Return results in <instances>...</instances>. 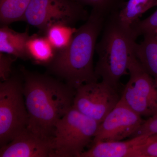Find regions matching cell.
Listing matches in <instances>:
<instances>
[{
  "label": "cell",
  "mask_w": 157,
  "mask_h": 157,
  "mask_svg": "<svg viewBox=\"0 0 157 157\" xmlns=\"http://www.w3.org/2000/svg\"><path fill=\"white\" fill-rule=\"evenodd\" d=\"M31 0H0L1 25L22 21Z\"/></svg>",
  "instance_id": "16"
},
{
  "label": "cell",
  "mask_w": 157,
  "mask_h": 157,
  "mask_svg": "<svg viewBox=\"0 0 157 157\" xmlns=\"http://www.w3.org/2000/svg\"><path fill=\"white\" fill-rule=\"evenodd\" d=\"M144 121L121 99L100 124L93 144L122 140L132 137Z\"/></svg>",
  "instance_id": "9"
},
{
  "label": "cell",
  "mask_w": 157,
  "mask_h": 157,
  "mask_svg": "<svg viewBox=\"0 0 157 157\" xmlns=\"http://www.w3.org/2000/svg\"><path fill=\"white\" fill-rule=\"evenodd\" d=\"M131 32L135 40L139 36H154L157 34V9L148 17L135 24L131 29Z\"/></svg>",
  "instance_id": "18"
},
{
  "label": "cell",
  "mask_w": 157,
  "mask_h": 157,
  "mask_svg": "<svg viewBox=\"0 0 157 157\" xmlns=\"http://www.w3.org/2000/svg\"><path fill=\"white\" fill-rule=\"evenodd\" d=\"M89 15L84 6L75 0H31L22 21L45 33L54 25L72 26L87 20Z\"/></svg>",
  "instance_id": "6"
},
{
  "label": "cell",
  "mask_w": 157,
  "mask_h": 157,
  "mask_svg": "<svg viewBox=\"0 0 157 157\" xmlns=\"http://www.w3.org/2000/svg\"><path fill=\"white\" fill-rule=\"evenodd\" d=\"M135 157H157V140L150 136L148 141L137 149Z\"/></svg>",
  "instance_id": "22"
},
{
  "label": "cell",
  "mask_w": 157,
  "mask_h": 157,
  "mask_svg": "<svg viewBox=\"0 0 157 157\" xmlns=\"http://www.w3.org/2000/svg\"><path fill=\"white\" fill-rule=\"evenodd\" d=\"M16 59L12 56L0 52V78L2 81L7 80L12 75V64Z\"/></svg>",
  "instance_id": "20"
},
{
  "label": "cell",
  "mask_w": 157,
  "mask_h": 157,
  "mask_svg": "<svg viewBox=\"0 0 157 157\" xmlns=\"http://www.w3.org/2000/svg\"><path fill=\"white\" fill-rule=\"evenodd\" d=\"M154 7H157V0H128L121 6L116 16L120 24L131 32L142 14Z\"/></svg>",
  "instance_id": "13"
},
{
  "label": "cell",
  "mask_w": 157,
  "mask_h": 157,
  "mask_svg": "<svg viewBox=\"0 0 157 157\" xmlns=\"http://www.w3.org/2000/svg\"><path fill=\"white\" fill-rule=\"evenodd\" d=\"M135 54L144 70L157 81V40L154 36L145 35L140 43L136 42Z\"/></svg>",
  "instance_id": "15"
},
{
  "label": "cell",
  "mask_w": 157,
  "mask_h": 157,
  "mask_svg": "<svg viewBox=\"0 0 157 157\" xmlns=\"http://www.w3.org/2000/svg\"><path fill=\"white\" fill-rule=\"evenodd\" d=\"M105 14L92 9L86 22L76 30L70 45L57 52L48 66L51 73L75 90L85 83L98 81L93 58Z\"/></svg>",
  "instance_id": "2"
},
{
  "label": "cell",
  "mask_w": 157,
  "mask_h": 157,
  "mask_svg": "<svg viewBox=\"0 0 157 157\" xmlns=\"http://www.w3.org/2000/svg\"><path fill=\"white\" fill-rule=\"evenodd\" d=\"M26 48L28 59L36 64L47 67L53 61L57 52L46 37L37 34L30 36Z\"/></svg>",
  "instance_id": "14"
},
{
  "label": "cell",
  "mask_w": 157,
  "mask_h": 157,
  "mask_svg": "<svg viewBox=\"0 0 157 157\" xmlns=\"http://www.w3.org/2000/svg\"><path fill=\"white\" fill-rule=\"evenodd\" d=\"M29 115L23 92V79L12 74L0 83V145H6L27 129Z\"/></svg>",
  "instance_id": "5"
},
{
  "label": "cell",
  "mask_w": 157,
  "mask_h": 157,
  "mask_svg": "<svg viewBox=\"0 0 157 157\" xmlns=\"http://www.w3.org/2000/svg\"><path fill=\"white\" fill-rule=\"evenodd\" d=\"M20 72L29 115L27 129L43 138H53L59 120L73 106L76 90L49 76L21 67Z\"/></svg>",
  "instance_id": "1"
},
{
  "label": "cell",
  "mask_w": 157,
  "mask_h": 157,
  "mask_svg": "<svg viewBox=\"0 0 157 157\" xmlns=\"http://www.w3.org/2000/svg\"><path fill=\"white\" fill-rule=\"evenodd\" d=\"M154 135H157V114L144 121L132 138L141 135L150 136Z\"/></svg>",
  "instance_id": "21"
},
{
  "label": "cell",
  "mask_w": 157,
  "mask_h": 157,
  "mask_svg": "<svg viewBox=\"0 0 157 157\" xmlns=\"http://www.w3.org/2000/svg\"><path fill=\"white\" fill-rule=\"evenodd\" d=\"M121 98L117 90L104 81L89 82L76 90L73 107L100 124Z\"/></svg>",
  "instance_id": "8"
},
{
  "label": "cell",
  "mask_w": 157,
  "mask_h": 157,
  "mask_svg": "<svg viewBox=\"0 0 157 157\" xmlns=\"http://www.w3.org/2000/svg\"><path fill=\"white\" fill-rule=\"evenodd\" d=\"M130 78L121 100L140 116L157 114V81L149 74L135 56L128 67Z\"/></svg>",
  "instance_id": "7"
},
{
  "label": "cell",
  "mask_w": 157,
  "mask_h": 157,
  "mask_svg": "<svg viewBox=\"0 0 157 157\" xmlns=\"http://www.w3.org/2000/svg\"><path fill=\"white\" fill-rule=\"evenodd\" d=\"M52 139L43 138L25 129L1 147V157H53Z\"/></svg>",
  "instance_id": "10"
},
{
  "label": "cell",
  "mask_w": 157,
  "mask_h": 157,
  "mask_svg": "<svg viewBox=\"0 0 157 157\" xmlns=\"http://www.w3.org/2000/svg\"><path fill=\"white\" fill-rule=\"evenodd\" d=\"M149 137L141 135L125 141L97 142L79 157H135L137 149L147 142Z\"/></svg>",
  "instance_id": "11"
},
{
  "label": "cell",
  "mask_w": 157,
  "mask_h": 157,
  "mask_svg": "<svg viewBox=\"0 0 157 157\" xmlns=\"http://www.w3.org/2000/svg\"><path fill=\"white\" fill-rule=\"evenodd\" d=\"M99 125L94 120L71 107L56 125L53 157H79L93 141Z\"/></svg>",
  "instance_id": "4"
},
{
  "label": "cell",
  "mask_w": 157,
  "mask_h": 157,
  "mask_svg": "<svg viewBox=\"0 0 157 157\" xmlns=\"http://www.w3.org/2000/svg\"><path fill=\"white\" fill-rule=\"evenodd\" d=\"M77 29L65 25L51 26L44 34L57 52L63 50L70 45Z\"/></svg>",
  "instance_id": "17"
},
{
  "label": "cell",
  "mask_w": 157,
  "mask_h": 157,
  "mask_svg": "<svg viewBox=\"0 0 157 157\" xmlns=\"http://www.w3.org/2000/svg\"><path fill=\"white\" fill-rule=\"evenodd\" d=\"M135 40L114 15L96 45L98 60L95 72L98 78L118 89L120 80L128 74L131 59L135 55Z\"/></svg>",
  "instance_id": "3"
},
{
  "label": "cell",
  "mask_w": 157,
  "mask_h": 157,
  "mask_svg": "<svg viewBox=\"0 0 157 157\" xmlns=\"http://www.w3.org/2000/svg\"><path fill=\"white\" fill-rule=\"evenodd\" d=\"M154 36L155 38L157 40V34H155V35H154V36Z\"/></svg>",
  "instance_id": "23"
},
{
  "label": "cell",
  "mask_w": 157,
  "mask_h": 157,
  "mask_svg": "<svg viewBox=\"0 0 157 157\" xmlns=\"http://www.w3.org/2000/svg\"><path fill=\"white\" fill-rule=\"evenodd\" d=\"M83 6H90L92 9L107 12L116 7H121L124 2L123 0H75Z\"/></svg>",
  "instance_id": "19"
},
{
  "label": "cell",
  "mask_w": 157,
  "mask_h": 157,
  "mask_svg": "<svg viewBox=\"0 0 157 157\" xmlns=\"http://www.w3.org/2000/svg\"><path fill=\"white\" fill-rule=\"evenodd\" d=\"M29 37L28 29L23 33H18L11 29L8 25L2 26L0 29V52L16 58L28 59L26 46Z\"/></svg>",
  "instance_id": "12"
}]
</instances>
